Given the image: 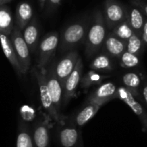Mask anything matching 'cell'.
<instances>
[{
	"instance_id": "1",
	"label": "cell",
	"mask_w": 147,
	"mask_h": 147,
	"mask_svg": "<svg viewBox=\"0 0 147 147\" xmlns=\"http://www.w3.org/2000/svg\"><path fill=\"white\" fill-rule=\"evenodd\" d=\"M102 11L96 9L91 16V22L84 41V53L88 59L95 57L102 49L108 35Z\"/></svg>"
},
{
	"instance_id": "2",
	"label": "cell",
	"mask_w": 147,
	"mask_h": 147,
	"mask_svg": "<svg viewBox=\"0 0 147 147\" xmlns=\"http://www.w3.org/2000/svg\"><path fill=\"white\" fill-rule=\"evenodd\" d=\"M91 22V16H84L69 24L59 35L58 50L60 53H68L84 43Z\"/></svg>"
},
{
	"instance_id": "3",
	"label": "cell",
	"mask_w": 147,
	"mask_h": 147,
	"mask_svg": "<svg viewBox=\"0 0 147 147\" xmlns=\"http://www.w3.org/2000/svg\"><path fill=\"white\" fill-rule=\"evenodd\" d=\"M32 74L34 75L38 85L40 99L42 108L45 109V111L47 112L51 120H53L59 125L64 124L65 122V118L64 117L63 115H60L57 111L47 88L46 69H40L38 66H34L32 69Z\"/></svg>"
},
{
	"instance_id": "4",
	"label": "cell",
	"mask_w": 147,
	"mask_h": 147,
	"mask_svg": "<svg viewBox=\"0 0 147 147\" xmlns=\"http://www.w3.org/2000/svg\"><path fill=\"white\" fill-rule=\"evenodd\" d=\"M59 43V34L53 31L46 34L39 43L37 53V65L40 69H47V66L53 58Z\"/></svg>"
},
{
	"instance_id": "5",
	"label": "cell",
	"mask_w": 147,
	"mask_h": 147,
	"mask_svg": "<svg viewBox=\"0 0 147 147\" xmlns=\"http://www.w3.org/2000/svg\"><path fill=\"white\" fill-rule=\"evenodd\" d=\"M102 14L106 26L111 31L121 22L128 20L127 5L118 0H106Z\"/></svg>"
},
{
	"instance_id": "6",
	"label": "cell",
	"mask_w": 147,
	"mask_h": 147,
	"mask_svg": "<svg viewBox=\"0 0 147 147\" xmlns=\"http://www.w3.org/2000/svg\"><path fill=\"white\" fill-rule=\"evenodd\" d=\"M9 38L19 60L22 75H25L29 71L31 65V53L26 41L23 39L22 31L16 24L9 34Z\"/></svg>"
},
{
	"instance_id": "7",
	"label": "cell",
	"mask_w": 147,
	"mask_h": 147,
	"mask_svg": "<svg viewBox=\"0 0 147 147\" xmlns=\"http://www.w3.org/2000/svg\"><path fill=\"white\" fill-rule=\"evenodd\" d=\"M117 99L127 104L135 115L139 118L143 130L147 134V110L140 100H138L124 86H119L117 90Z\"/></svg>"
},
{
	"instance_id": "8",
	"label": "cell",
	"mask_w": 147,
	"mask_h": 147,
	"mask_svg": "<svg viewBox=\"0 0 147 147\" xmlns=\"http://www.w3.org/2000/svg\"><path fill=\"white\" fill-rule=\"evenodd\" d=\"M58 139L62 147H83L80 131L71 119L59 125Z\"/></svg>"
},
{
	"instance_id": "9",
	"label": "cell",
	"mask_w": 147,
	"mask_h": 147,
	"mask_svg": "<svg viewBox=\"0 0 147 147\" xmlns=\"http://www.w3.org/2000/svg\"><path fill=\"white\" fill-rule=\"evenodd\" d=\"M83 70H84V65L83 60L79 57L77 65L72 71V72L70 74V76L65 80L64 86H63V108L66 107L67 104L70 102V101L75 96L77 90L78 85L80 84L82 75H83Z\"/></svg>"
},
{
	"instance_id": "10",
	"label": "cell",
	"mask_w": 147,
	"mask_h": 147,
	"mask_svg": "<svg viewBox=\"0 0 147 147\" xmlns=\"http://www.w3.org/2000/svg\"><path fill=\"white\" fill-rule=\"evenodd\" d=\"M46 77L47 88L57 111L62 115L63 108V84L60 83L54 72V63H52L48 68L46 69Z\"/></svg>"
},
{
	"instance_id": "11",
	"label": "cell",
	"mask_w": 147,
	"mask_h": 147,
	"mask_svg": "<svg viewBox=\"0 0 147 147\" xmlns=\"http://www.w3.org/2000/svg\"><path fill=\"white\" fill-rule=\"evenodd\" d=\"M79 57L78 50L74 49L66 53L58 63L54 64V72L63 86L67 78L74 70Z\"/></svg>"
},
{
	"instance_id": "12",
	"label": "cell",
	"mask_w": 147,
	"mask_h": 147,
	"mask_svg": "<svg viewBox=\"0 0 147 147\" xmlns=\"http://www.w3.org/2000/svg\"><path fill=\"white\" fill-rule=\"evenodd\" d=\"M118 86L113 82H106L98 85L86 98V102H98L105 104L117 99Z\"/></svg>"
},
{
	"instance_id": "13",
	"label": "cell",
	"mask_w": 147,
	"mask_h": 147,
	"mask_svg": "<svg viewBox=\"0 0 147 147\" xmlns=\"http://www.w3.org/2000/svg\"><path fill=\"white\" fill-rule=\"evenodd\" d=\"M34 147L50 146V131L46 121L38 119L33 125L31 130Z\"/></svg>"
},
{
	"instance_id": "14",
	"label": "cell",
	"mask_w": 147,
	"mask_h": 147,
	"mask_svg": "<svg viewBox=\"0 0 147 147\" xmlns=\"http://www.w3.org/2000/svg\"><path fill=\"white\" fill-rule=\"evenodd\" d=\"M22 36L31 53H35L39 46L40 27L36 16H34L27 27L22 30Z\"/></svg>"
},
{
	"instance_id": "15",
	"label": "cell",
	"mask_w": 147,
	"mask_h": 147,
	"mask_svg": "<svg viewBox=\"0 0 147 147\" xmlns=\"http://www.w3.org/2000/svg\"><path fill=\"white\" fill-rule=\"evenodd\" d=\"M102 50L111 58L120 59L123 53L127 51V41L118 38L110 32L107 35Z\"/></svg>"
},
{
	"instance_id": "16",
	"label": "cell",
	"mask_w": 147,
	"mask_h": 147,
	"mask_svg": "<svg viewBox=\"0 0 147 147\" xmlns=\"http://www.w3.org/2000/svg\"><path fill=\"white\" fill-rule=\"evenodd\" d=\"M0 46L2 47L3 53H4V56L6 57V59L10 63L15 72L17 74L18 77L21 78L22 76V68H21L19 60H18L17 56L16 54V52H15V49L13 47V44L11 42L9 36L4 34L3 33H0Z\"/></svg>"
},
{
	"instance_id": "17",
	"label": "cell",
	"mask_w": 147,
	"mask_h": 147,
	"mask_svg": "<svg viewBox=\"0 0 147 147\" xmlns=\"http://www.w3.org/2000/svg\"><path fill=\"white\" fill-rule=\"evenodd\" d=\"M104 104L98 102H86L84 106L71 119L77 127H83L87 124L99 111V109Z\"/></svg>"
},
{
	"instance_id": "18",
	"label": "cell",
	"mask_w": 147,
	"mask_h": 147,
	"mask_svg": "<svg viewBox=\"0 0 147 147\" xmlns=\"http://www.w3.org/2000/svg\"><path fill=\"white\" fill-rule=\"evenodd\" d=\"M127 13H128V21L129 23L134 32L137 35L141 37L142 32H143V28H144V23L146 20V16L144 13L141 11L140 8L134 4H127Z\"/></svg>"
},
{
	"instance_id": "19",
	"label": "cell",
	"mask_w": 147,
	"mask_h": 147,
	"mask_svg": "<svg viewBox=\"0 0 147 147\" xmlns=\"http://www.w3.org/2000/svg\"><path fill=\"white\" fill-rule=\"evenodd\" d=\"M34 16L33 8L28 2H22L18 3L16 9L15 24L22 31L30 22Z\"/></svg>"
},
{
	"instance_id": "20",
	"label": "cell",
	"mask_w": 147,
	"mask_h": 147,
	"mask_svg": "<svg viewBox=\"0 0 147 147\" xmlns=\"http://www.w3.org/2000/svg\"><path fill=\"white\" fill-rule=\"evenodd\" d=\"M123 86L126 87L135 98L140 100V90L142 87V78L136 72H127L122 77Z\"/></svg>"
},
{
	"instance_id": "21",
	"label": "cell",
	"mask_w": 147,
	"mask_h": 147,
	"mask_svg": "<svg viewBox=\"0 0 147 147\" xmlns=\"http://www.w3.org/2000/svg\"><path fill=\"white\" fill-rule=\"evenodd\" d=\"M90 70L96 71H112L115 70V64L111 57L106 53H101L96 54L90 64Z\"/></svg>"
},
{
	"instance_id": "22",
	"label": "cell",
	"mask_w": 147,
	"mask_h": 147,
	"mask_svg": "<svg viewBox=\"0 0 147 147\" xmlns=\"http://www.w3.org/2000/svg\"><path fill=\"white\" fill-rule=\"evenodd\" d=\"M16 147H34L31 129L23 119H20L18 122Z\"/></svg>"
},
{
	"instance_id": "23",
	"label": "cell",
	"mask_w": 147,
	"mask_h": 147,
	"mask_svg": "<svg viewBox=\"0 0 147 147\" xmlns=\"http://www.w3.org/2000/svg\"><path fill=\"white\" fill-rule=\"evenodd\" d=\"M14 26H15V22L9 8L5 5H1L0 6V33H3L9 36Z\"/></svg>"
},
{
	"instance_id": "24",
	"label": "cell",
	"mask_w": 147,
	"mask_h": 147,
	"mask_svg": "<svg viewBox=\"0 0 147 147\" xmlns=\"http://www.w3.org/2000/svg\"><path fill=\"white\" fill-rule=\"evenodd\" d=\"M109 78L108 75H103L98 71L90 70L88 72H86L81 78L80 86L84 90H88L89 88L95 86V85H100L103 80Z\"/></svg>"
},
{
	"instance_id": "25",
	"label": "cell",
	"mask_w": 147,
	"mask_h": 147,
	"mask_svg": "<svg viewBox=\"0 0 147 147\" xmlns=\"http://www.w3.org/2000/svg\"><path fill=\"white\" fill-rule=\"evenodd\" d=\"M145 48L146 46L141 37H140L136 34H134L127 41V51L139 57H140V55L143 54Z\"/></svg>"
},
{
	"instance_id": "26",
	"label": "cell",
	"mask_w": 147,
	"mask_h": 147,
	"mask_svg": "<svg viewBox=\"0 0 147 147\" xmlns=\"http://www.w3.org/2000/svg\"><path fill=\"white\" fill-rule=\"evenodd\" d=\"M111 32L115 35H116L118 38H120L125 41H127L130 39V37L134 34L128 20H127V21L121 22V24H119L118 26H116Z\"/></svg>"
},
{
	"instance_id": "27",
	"label": "cell",
	"mask_w": 147,
	"mask_h": 147,
	"mask_svg": "<svg viewBox=\"0 0 147 147\" xmlns=\"http://www.w3.org/2000/svg\"><path fill=\"white\" fill-rule=\"evenodd\" d=\"M120 64L124 68L132 69L140 65V59L139 56L126 51L120 58Z\"/></svg>"
},
{
	"instance_id": "28",
	"label": "cell",
	"mask_w": 147,
	"mask_h": 147,
	"mask_svg": "<svg viewBox=\"0 0 147 147\" xmlns=\"http://www.w3.org/2000/svg\"><path fill=\"white\" fill-rule=\"evenodd\" d=\"M62 0H47L46 3V13L47 15H51L59 8Z\"/></svg>"
},
{
	"instance_id": "29",
	"label": "cell",
	"mask_w": 147,
	"mask_h": 147,
	"mask_svg": "<svg viewBox=\"0 0 147 147\" xmlns=\"http://www.w3.org/2000/svg\"><path fill=\"white\" fill-rule=\"evenodd\" d=\"M129 3L140 8L146 17H147V0H129Z\"/></svg>"
},
{
	"instance_id": "30",
	"label": "cell",
	"mask_w": 147,
	"mask_h": 147,
	"mask_svg": "<svg viewBox=\"0 0 147 147\" xmlns=\"http://www.w3.org/2000/svg\"><path fill=\"white\" fill-rule=\"evenodd\" d=\"M140 101L147 106V82L145 80L140 90Z\"/></svg>"
},
{
	"instance_id": "31",
	"label": "cell",
	"mask_w": 147,
	"mask_h": 147,
	"mask_svg": "<svg viewBox=\"0 0 147 147\" xmlns=\"http://www.w3.org/2000/svg\"><path fill=\"white\" fill-rule=\"evenodd\" d=\"M141 39H142V40H143L146 47H147V17H146V20H145V23H144V28H143V32H142Z\"/></svg>"
},
{
	"instance_id": "32",
	"label": "cell",
	"mask_w": 147,
	"mask_h": 147,
	"mask_svg": "<svg viewBox=\"0 0 147 147\" xmlns=\"http://www.w3.org/2000/svg\"><path fill=\"white\" fill-rule=\"evenodd\" d=\"M39 2V7H40V9L42 11L44 10V9L46 8V3H47V0H38Z\"/></svg>"
},
{
	"instance_id": "33",
	"label": "cell",
	"mask_w": 147,
	"mask_h": 147,
	"mask_svg": "<svg viewBox=\"0 0 147 147\" xmlns=\"http://www.w3.org/2000/svg\"><path fill=\"white\" fill-rule=\"evenodd\" d=\"M10 1H12V0H0V6L4 5V4H6L7 3L10 2Z\"/></svg>"
}]
</instances>
